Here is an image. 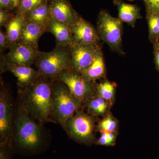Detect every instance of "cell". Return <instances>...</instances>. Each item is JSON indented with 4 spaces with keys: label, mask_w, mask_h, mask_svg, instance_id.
<instances>
[{
    "label": "cell",
    "mask_w": 159,
    "mask_h": 159,
    "mask_svg": "<svg viewBox=\"0 0 159 159\" xmlns=\"http://www.w3.org/2000/svg\"><path fill=\"white\" fill-rule=\"evenodd\" d=\"M44 3L46 0H20L18 6L17 12L25 14Z\"/></svg>",
    "instance_id": "cell-24"
},
{
    "label": "cell",
    "mask_w": 159,
    "mask_h": 159,
    "mask_svg": "<svg viewBox=\"0 0 159 159\" xmlns=\"http://www.w3.org/2000/svg\"><path fill=\"white\" fill-rule=\"evenodd\" d=\"M149 39L153 44L159 40V13H147Z\"/></svg>",
    "instance_id": "cell-21"
},
{
    "label": "cell",
    "mask_w": 159,
    "mask_h": 159,
    "mask_svg": "<svg viewBox=\"0 0 159 159\" xmlns=\"http://www.w3.org/2000/svg\"><path fill=\"white\" fill-rule=\"evenodd\" d=\"M53 80L40 75L29 85L18 87L20 105L30 117L40 123L51 121L53 117Z\"/></svg>",
    "instance_id": "cell-1"
},
{
    "label": "cell",
    "mask_w": 159,
    "mask_h": 159,
    "mask_svg": "<svg viewBox=\"0 0 159 159\" xmlns=\"http://www.w3.org/2000/svg\"><path fill=\"white\" fill-rule=\"evenodd\" d=\"M154 49L159 50V40L155 44H154Z\"/></svg>",
    "instance_id": "cell-33"
},
{
    "label": "cell",
    "mask_w": 159,
    "mask_h": 159,
    "mask_svg": "<svg viewBox=\"0 0 159 159\" xmlns=\"http://www.w3.org/2000/svg\"><path fill=\"white\" fill-rule=\"evenodd\" d=\"M96 93L103 99L111 102L114 99L115 86L112 83L104 80L96 87Z\"/></svg>",
    "instance_id": "cell-22"
},
{
    "label": "cell",
    "mask_w": 159,
    "mask_h": 159,
    "mask_svg": "<svg viewBox=\"0 0 159 159\" xmlns=\"http://www.w3.org/2000/svg\"><path fill=\"white\" fill-rule=\"evenodd\" d=\"M155 61L157 69L159 71V50L154 49Z\"/></svg>",
    "instance_id": "cell-31"
},
{
    "label": "cell",
    "mask_w": 159,
    "mask_h": 159,
    "mask_svg": "<svg viewBox=\"0 0 159 159\" xmlns=\"http://www.w3.org/2000/svg\"><path fill=\"white\" fill-rule=\"evenodd\" d=\"M101 135L97 142V144L100 145L111 146L110 143L107 137V132H101Z\"/></svg>",
    "instance_id": "cell-29"
},
{
    "label": "cell",
    "mask_w": 159,
    "mask_h": 159,
    "mask_svg": "<svg viewBox=\"0 0 159 159\" xmlns=\"http://www.w3.org/2000/svg\"><path fill=\"white\" fill-rule=\"evenodd\" d=\"M12 150L11 143H0V159H11Z\"/></svg>",
    "instance_id": "cell-25"
},
{
    "label": "cell",
    "mask_w": 159,
    "mask_h": 159,
    "mask_svg": "<svg viewBox=\"0 0 159 159\" xmlns=\"http://www.w3.org/2000/svg\"><path fill=\"white\" fill-rule=\"evenodd\" d=\"M13 139L16 148L29 153L37 151L43 144L41 129L20 105L15 122Z\"/></svg>",
    "instance_id": "cell-2"
},
{
    "label": "cell",
    "mask_w": 159,
    "mask_h": 159,
    "mask_svg": "<svg viewBox=\"0 0 159 159\" xmlns=\"http://www.w3.org/2000/svg\"><path fill=\"white\" fill-rule=\"evenodd\" d=\"M70 47L71 68L80 75L93 63L101 49L99 44H80L73 43Z\"/></svg>",
    "instance_id": "cell-9"
},
{
    "label": "cell",
    "mask_w": 159,
    "mask_h": 159,
    "mask_svg": "<svg viewBox=\"0 0 159 159\" xmlns=\"http://www.w3.org/2000/svg\"><path fill=\"white\" fill-rule=\"evenodd\" d=\"M1 9L5 10H12L15 7L11 0H0Z\"/></svg>",
    "instance_id": "cell-30"
},
{
    "label": "cell",
    "mask_w": 159,
    "mask_h": 159,
    "mask_svg": "<svg viewBox=\"0 0 159 159\" xmlns=\"http://www.w3.org/2000/svg\"><path fill=\"white\" fill-rule=\"evenodd\" d=\"M128 1H135V0H128ZM143 1H144V0H143Z\"/></svg>",
    "instance_id": "cell-34"
},
{
    "label": "cell",
    "mask_w": 159,
    "mask_h": 159,
    "mask_svg": "<svg viewBox=\"0 0 159 159\" xmlns=\"http://www.w3.org/2000/svg\"><path fill=\"white\" fill-rule=\"evenodd\" d=\"M12 17H10L7 10L0 9V26L6 27Z\"/></svg>",
    "instance_id": "cell-28"
},
{
    "label": "cell",
    "mask_w": 159,
    "mask_h": 159,
    "mask_svg": "<svg viewBox=\"0 0 159 159\" xmlns=\"http://www.w3.org/2000/svg\"><path fill=\"white\" fill-rule=\"evenodd\" d=\"M25 20V15L17 12L7 24L6 33L10 47L19 41Z\"/></svg>",
    "instance_id": "cell-18"
},
{
    "label": "cell",
    "mask_w": 159,
    "mask_h": 159,
    "mask_svg": "<svg viewBox=\"0 0 159 159\" xmlns=\"http://www.w3.org/2000/svg\"><path fill=\"white\" fill-rule=\"evenodd\" d=\"M33 65L41 75L54 80L63 71L71 68L70 46L56 45L51 52L39 51Z\"/></svg>",
    "instance_id": "cell-3"
},
{
    "label": "cell",
    "mask_w": 159,
    "mask_h": 159,
    "mask_svg": "<svg viewBox=\"0 0 159 159\" xmlns=\"http://www.w3.org/2000/svg\"><path fill=\"white\" fill-rule=\"evenodd\" d=\"M111 102L103 99L96 93L84 102L89 112L92 116H99L108 112Z\"/></svg>",
    "instance_id": "cell-20"
},
{
    "label": "cell",
    "mask_w": 159,
    "mask_h": 159,
    "mask_svg": "<svg viewBox=\"0 0 159 159\" xmlns=\"http://www.w3.org/2000/svg\"><path fill=\"white\" fill-rule=\"evenodd\" d=\"M94 123L93 117L79 110L68 119L64 128L69 136L76 142L90 145L95 141Z\"/></svg>",
    "instance_id": "cell-6"
},
{
    "label": "cell",
    "mask_w": 159,
    "mask_h": 159,
    "mask_svg": "<svg viewBox=\"0 0 159 159\" xmlns=\"http://www.w3.org/2000/svg\"><path fill=\"white\" fill-rule=\"evenodd\" d=\"M118 127L117 120L112 115H107L99 122L98 129L100 132H114Z\"/></svg>",
    "instance_id": "cell-23"
},
{
    "label": "cell",
    "mask_w": 159,
    "mask_h": 159,
    "mask_svg": "<svg viewBox=\"0 0 159 159\" xmlns=\"http://www.w3.org/2000/svg\"><path fill=\"white\" fill-rule=\"evenodd\" d=\"M46 31L47 30L42 26L25 20L18 43L39 51V40Z\"/></svg>",
    "instance_id": "cell-14"
},
{
    "label": "cell",
    "mask_w": 159,
    "mask_h": 159,
    "mask_svg": "<svg viewBox=\"0 0 159 159\" xmlns=\"http://www.w3.org/2000/svg\"><path fill=\"white\" fill-rule=\"evenodd\" d=\"M6 71H9L16 77L19 88L29 85L40 75L37 70L31 66L16 65L1 60V73Z\"/></svg>",
    "instance_id": "cell-13"
},
{
    "label": "cell",
    "mask_w": 159,
    "mask_h": 159,
    "mask_svg": "<svg viewBox=\"0 0 159 159\" xmlns=\"http://www.w3.org/2000/svg\"><path fill=\"white\" fill-rule=\"evenodd\" d=\"M55 80L66 84L72 95L82 103L96 93V87L93 82L87 81L72 68L63 71Z\"/></svg>",
    "instance_id": "cell-8"
},
{
    "label": "cell",
    "mask_w": 159,
    "mask_h": 159,
    "mask_svg": "<svg viewBox=\"0 0 159 159\" xmlns=\"http://www.w3.org/2000/svg\"><path fill=\"white\" fill-rule=\"evenodd\" d=\"M49 8L51 17L70 28L75 24L79 16L68 0H52Z\"/></svg>",
    "instance_id": "cell-12"
},
{
    "label": "cell",
    "mask_w": 159,
    "mask_h": 159,
    "mask_svg": "<svg viewBox=\"0 0 159 159\" xmlns=\"http://www.w3.org/2000/svg\"><path fill=\"white\" fill-rule=\"evenodd\" d=\"M53 118L64 127L66 122L79 110L82 102L71 93L64 83L54 80L52 84Z\"/></svg>",
    "instance_id": "cell-4"
},
{
    "label": "cell",
    "mask_w": 159,
    "mask_h": 159,
    "mask_svg": "<svg viewBox=\"0 0 159 159\" xmlns=\"http://www.w3.org/2000/svg\"><path fill=\"white\" fill-rule=\"evenodd\" d=\"M97 29L99 38L111 50L123 54L122 49V24L119 18L101 11L98 16Z\"/></svg>",
    "instance_id": "cell-5"
},
{
    "label": "cell",
    "mask_w": 159,
    "mask_h": 159,
    "mask_svg": "<svg viewBox=\"0 0 159 159\" xmlns=\"http://www.w3.org/2000/svg\"><path fill=\"white\" fill-rule=\"evenodd\" d=\"M11 1L13 3L15 8H16V7H18V6L20 0H11Z\"/></svg>",
    "instance_id": "cell-32"
},
{
    "label": "cell",
    "mask_w": 159,
    "mask_h": 159,
    "mask_svg": "<svg viewBox=\"0 0 159 159\" xmlns=\"http://www.w3.org/2000/svg\"><path fill=\"white\" fill-rule=\"evenodd\" d=\"M147 13H159V0H144Z\"/></svg>",
    "instance_id": "cell-26"
},
{
    "label": "cell",
    "mask_w": 159,
    "mask_h": 159,
    "mask_svg": "<svg viewBox=\"0 0 159 159\" xmlns=\"http://www.w3.org/2000/svg\"><path fill=\"white\" fill-rule=\"evenodd\" d=\"M6 54L1 55V60L16 65L31 66L39 51H35L30 47L16 43L9 48Z\"/></svg>",
    "instance_id": "cell-10"
},
{
    "label": "cell",
    "mask_w": 159,
    "mask_h": 159,
    "mask_svg": "<svg viewBox=\"0 0 159 159\" xmlns=\"http://www.w3.org/2000/svg\"><path fill=\"white\" fill-rule=\"evenodd\" d=\"M26 20L40 25L48 31L51 19L49 5L46 3L39 6L25 14Z\"/></svg>",
    "instance_id": "cell-17"
},
{
    "label": "cell",
    "mask_w": 159,
    "mask_h": 159,
    "mask_svg": "<svg viewBox=\"0 0 159 159\" xmlns=\"http://www.w3.org/2000/svg\"><path fill=\"white\" fill-rule=\"evenodd\" d=\"M10 47L9 39L7 37L6 32H3L2 30H0V52L1 55H2L3 52L6 49H9Z\"/></svg>",
    "instance_id": "cell-27"
},
{
    "label": "cell",
    "mask_w": 159,
    "mask_h": 159,
    "mask_svg": "<svg viewBox=\"0 0 159 159\" xmlns=\"http://www.w3.org/2000/svg\"><path fill=\"white\" fill-rule=\"evenodd\" d=\"M114 4L119 11V19L122 22L134 26L137 20L141 18L140 9L137 6L127 4L121 0H115Z\"/></svg>",
    "instance_id": "cell-16"
},
{
    "label": "cell",
    "mask_w": 159,
    "mask_h": 159,
    "mask_svg": "<svg viewBox=\"0 0 159 159\" xmlns=\"http://www.w3.org/2000/svg\"><path fill=\"white\" fill-rule=\"evenodd\" d=\"M48 31L54 34L57 45L70 46L74 43L70 28L53 18H51Z\"/></svg>",
    "instance_id": "cell-15"
},
{
    "label": "cell",
    "mask_w": 159,
    "mask_h": 159,
    "mask_svg": "<svg viewBox=\"0 0 159 159\" xmlns=\"http://www.w3.org/2000/svg\"><path fill=\"white\" fill-rule=\"evenodd\" d=\"M74 43L99 44L100 39L97 30L87 21L80 16L70 28Z\"/></svg>",
    "instance_id": "cell-11"
},
{
    "label": "cell",
    "mask_w": 159,
    "mask_h": 159,
    "mask_svg": "<svg viewBox=\"0 0 159 159\" xmlns=\"http://www.w3.org/2000/svg\"><path fill=\"white\" fill-rule=\"evenodd\" d=\"M105 74V65L101 49L93 63L81 75L87 81L93 82L104 77Z\"/></svg>",
    "instance_id": "cell-19"
},
{
    "label": "cell",
    "mask_w": 159,
    "mask_h": 159,
    "mask_svg": "<svg viewBox=\"0 0 159 159\" xmlns=\"http://www.w3.org/2000/svg\"><path fill=\"white\" fill-rule=\"evenodd\" d=\"M14 110L11 97L1 81L0 90V143L12 144L14 134Z\"/></svg>",
    "instance_id": "cell-7"
}]
</instances>
